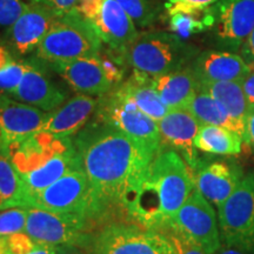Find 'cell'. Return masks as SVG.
<instances>
[{
    "instance_id": "18",
    "label": "cell",
    "mask_w": 254,
    "mask_h": 254,
    "mask_svg": "<svg viewBox=\"0 0 254 254\" xmlns=\"http://www.w3.org/2000/svg\"><path fill=\"white\" fill-rule=\"evenodd\" d=\"M98 105V98L78 93L56 110L47 113V118L38 133H46L56 138H71L84 128Z\"/></svg>"
},
{
    "instance_id": "40",
    "label": "cell",
    "mask_w": 254,
    "mask_h": 254,
    "mask_svg": "<svg viewBox=\"0 0 254 254\" xmlns=\"http://www.w3.org/2000/svg\"><path fill=\"white\" fill-rule=\"evenodd\" d=\"M246 136L247 141L246 144H249L252 148L254 153V107L250 110L249 114H247L246 118Z\"/></svg>"
},
{
    "instance_id": "43",
    "label": "cell",
    "mask_w": 254,
    "mask_h": 254,
    "mask_svg": "<svg viewBox=\"0 0 254 254\" xmlns=\"http://www.w3.org/2000/svg\"><path fill=\"white\" fill-rule=\"evenodd\" d=\"M9 253L7 249V244H6L5 237L0 236V254H6Z\"/></svg>"
},
{
    "instance_id": "1",
    "label": "cell",
    "mask_w": 254,
    "mask_h": 254,
    "mask_svg": "<svg viewBox=\"0 0 254 254\" xmlns=\"http://www.w3.org/2000/svg\"><path fill=\"white\" fill-rule=\"evenodd\" d=\"M73 145L103 214L114 206L127 211L160 150L95 120L75 134Z\"/></svg>"
},
{
    "instance_id": "11",
    "label": "cell",
    "mask_w": 254,
    "mask_h": 254,
    "mask_svg": "<svg viewBox=\"0 0 254 254\" xmlns=\"http://www.w3.org/2000/svg\"><path fill=\"white\" fill-rule=\"evenodd\" d=\"M94 117L95 122L112 126L158 150L161 147L158 122L146 116L131 100L117 93L114 88L98 97Z\"/></svg>"
},
{
    "instance_id": "22",
    "label": "cell",
    "mask_w": 254,
    "mask_h": 254,
    "mask_svg": "<svg viewBox=\"0 0 254 254\" xmlns=\"http://www.w3.org/2000/svg\"><path fill=\"white\" fill-rule=\"evenodd\" d=\"M114 90L155 122L163 119L170 111L154 88L152 78L138 71H133L131 77Z\"/></svg>"
},
{
    "instance_id": "25",
    "label": "cell",
    "mask_w": 254,
    "mask_h": 254,
    "mask_svg": "<svg viewBox=\"0 0 254 254\" xmlns=\"http://www.w3.org/2000/svg\"><path fill=\"white\" fill-rule=\"evenodd\" d=\"M28 207V190L21 174L0 142V211Z\"/></svg>"
},
{
    "instance_id": "35",
    "label": "cell",
    "mask_w": 254,
    "mask_h": 254,
    "mask_svg": "<svg viewBox=\"0 0 254 254\" xmlns=\"http://www.w3.org/2000/svg\"><path fill=\"white\" fill-rule=\"evenodd\" d=\"M30 1L40 2L52 8L57 14L63 15L73 11L78 0H30Z\"/></svg>"
},
{
    "instance_id": "7",
    "label": "cell",
    "mask_w": 254,
    "mask_h": 254,
    "mask_svg": "<svg viewBox=\"0 0 254 254\" xmlns=\"http://www.w3.org/2000/svg\"><path fill=\"white\" fill-rule=\"evenodd\" d=\"M221 243L254 254V172L218 207Z\"/></svg>"
},
{
    "instance_id": "27",
    "label": "cell",
    "mask_w": 254,
    "mask_h": 254,
    "mask_svg": "<svg viewBox=\"0 0 254 254\" xmlns=\"http://www.w3.org/2000/svg\"><path fill=\"white\" fill-rule=\"evenodd\" d=\"M243 139L236 132L215 125H201L194 139L196 150L209 154L237 155Z\"/></svg>"
},
{
    "instance_id": "8",
    "label": "cell",
    "mask_w": 254,
    "mask_h": 254,
    "mask_svg": "<svg viewBox=\"0 0 254 254\" xmlns=\"http://www.w3.org/2000/svg\"><path fill=\"white\" fill-rule=\"evenodd\" d=\"M119 62L101 55L84 57L69 62L46 64L77 93L100 97L116 88L123 80Z\"/></svg>"
},
{
    "instance_id": "38",
    "label": "cell",
    "mask_w": 254,
    "mask_h": 254,
    "mask_svg": "<svg viewBox=\"0 0 254 254\" xmlns=\"http://www.w3.org/2000/svg\"><path fill=\"white\" fill-rule=\"evenodd\" d=\"M15 59V55L9 50V47L6 44L0 43V71L13 63Z\"/></svg>"
},
{
    "instance_id": "6",
    "label": "cell",
    "mask_w": 254,
    "mask_h": 254,
    "mask_svg": "<svg viewBox=\"0 0 254 254\" xmlns=\"http://www.w3.org/2000/svg\"><path fill=\"white\" fill-rule=\"evenodd\" d=\"M91 254H174L164 233L139 224L112 222L93 232Z\"/></svg>"
},
{
    "instance_id": "37",
    "label": "cell",
    "mask_w": 254,
    "mask_h": 254,
    "mask_svg": "<svg viewBox=\"0 0 254 254\" xmlns=\"http://www.w3.org/2000/svg\"><path fill=\"white\" fill-rule=\"evenodd\" d=\"M241 85H243L250 107L252 109L254 107V67H251L250 73L241 81Z\"/></svg>"
},
{
    "instance_id": "30",
    "label": "cell",
    "mask_w": 254,
    "mask_h": 254,
    "mask_svg": "<svg viewBox=\"0 0 254 254\" xmlns=\"http://www.w3.org/2000/svg\"><path fill=\"white\" fill-rule=\"evenodd\" d=\"M26 220V207H13L0 211V236L7 237L18 232H25Z\"/></svg>"
},
{
    "instance_id": "42",
    "label": "cell",
    "mask_w": 254,
    "mask_h": 254,
    "mask_svg": "<svg viewBox=\"0 0 254 254\" xmlns=\"http://www.w3.org/2000/svg\"><path fill=\"white\" fill-rule=\"evenodd\" d=\"M212 254H253V253L245 252V251L237 249V247H232V246L225 245V244L221 243L220 247H219V249Z\"/></svg>"
},
{
    "instance_id": "14",
    "label": "cell",
    "mask_w": 254,
    "mask_h": 254,
    "mask_svg": "<svg viewBox=\"0 0 254 254\" xmlns=\"http://www.w3.org/2000/svg\"><path fill=\"white\" fill-rule=\"evenodd\" d=\"M25 71L20 84L9 97L37 109L51 112L67 100V92L47 74L39 60H24Z\"/></svg>"
},
{
    "instance_id": "31",
    "label": "cell",
    "mask_w": 254,
    "mask_h": 254,
    "mask_svg": "<svg viewBox=\"0 0 254 254\" xmlns=\"http://www.w3.org/2000/svg\"><path fill=\"white\" fill-rule=\"evenodd\" d=\"M164 233L170 243L172 244L174 254H207L201 247L190 240L189 238L180 233L177 228H174L171 225H168L166 228L161 231Z\"/></svg>"
},
{
    "instance_id": "28",
    "label": "cell",
    "mask_w": 254,
    "mask_h": 254,
    "mask_svg": "<svg viewBox=\"0 0 254 254\" xmlns=\"http://www.w3.org/2000/svg\"><path fill=\"white\" fill-rule=\"evenodd\" d=\"M215 8L194 9V11L179 12L171 15L170 26L172 33L180 38H187L200 33L206 28L214 26Z\"/></svg>"
},
{
    "instance_id": "20",
    "label": "cell",
    "mask_w": 254,
    "mask_h": 254,
    "mask_svg": "<svg viewBox=\"0 0 254 254\" xmlns=\"http://www.w3.org/2000/svg\"><path fill=\"white\" fill-rule=\"evenodd\" d=\"M190 66L199 81H243L251 71L243 57L228 51H205Z\"/></svg>"
},
{
    "instance_id": "39",
    "label": "cell",
    "mask_w": 254,
    "mask_h": 254,
    "mask_svg": "<svg viewBox=\"0 0 254 254\" xmlns=\"http://www.w3.org/2000/svg\"><path fill=\"white\" fill-rule=\"evenodd\" d=\"M55 254H91L90 249L79 245H59Z\"/></svg>"
},
{
    "instance_id": "9",
    "label": "cell",
    "mask_w": 254,
    "mask_h": 254,
    "mask_svg": "<svg viewBox=\"0 0 254 254\" xmlns=\"http://www.w3.org/2000/svg\"><path fill=\"white\" fill-rule=\"evenodd\" d=\"M73 11L91 25L103 44L122 58L139 34L138 26L116 0H78Z\"/></svg>"
},
{
    "instance_id": "4",
    "label": "cell",
    "mask_w": 254,
    "mask_h": 254,
    "mask_svg": "<svg viewBox=\"0 0 254 254\" xmlns=\"http://www.w3.org/2000/svg\"><path fill=\"white\" fill-rule=\"evenodd\" d=\"M103 45L91 25L71 11L57 18L36 50V58L43 64L69 62L99 55Z\"/></svg>"
},
{
    "instance_id": "15",
    "label": "cell",
    "mask_w": 254,
    "mask_h": 254,
    "mask_svg": "<svg viewBox=\"0 0 254 254\" xmlns=\"http://www.w3.org/2000/svg\"><path fill=\"white\" fill-rule=\"evenodd\" d=\"M201 124L187 109L170 110L158 122L161 146L172 148L182 155L190 170L200 166L194 139Z\"/></svg>"
},
{
    "instance_id": "24",
    "label": "cell",
    "mask_w": 254,
    "mask_h": 254,
    "mask_svg": "<svg viewBox=\"0 0 254 254\" xmlns=\"http://www.w3.org/2000/svg\"><path fill=\"white\" fill-rule=\"evenodd\" d=\"M187 110L198 119L201 125L225 127L239 134L244 142L247 141L246 123L232 117L207 92L199 88V91L187 106Z\"/></svg>"
},
{
    "instance_id": "10",
    "label": "cell",
    "mask_w": 254,
    "mask_h": 254,
    "mask_svg": "<svg viewBox=\"0 0 254 254\" xmlns=\"http://www.w3.org/2000/svg\"><path fill=\"white\" fill-rule=\"evenodd\" d=\"M25 232L36 243L49 245L90 246L93 221L73 213H56L43 208L26 207Z\"/></svg>"
},
{
    "instance_id": "2",
    "label": "cell",
    "mask_w": 254,
    "mask_h": 254,
    "mask_svg": "<svg viewBox=\"0 0 254 254\" xmlns=\"http://www.w3.org/2000/svg\"><path fill=\"white\" fill-rule=\"evenodd\" d=\"M194 189V173L182 155L161 146L126 212L135 224L161 232Z\"/></svg>"
},
{
    "instance_id": "44",
    "label": "cell",
    "mask_w": 254,
    "mask_h": 254,
    "mask_svg": "<svg viewBox=\"0 0 254 254\" xmlns=\"http://www.w3.org/2000/svg\"><path fill=\"white\" fill-rule=\"evenodd\" d=\"M6 254H11V253H6Z\"/></svg>"
},
{
    "instance_id": "23",
    "label": "cell",
    "mask_w": 254,
    "mask_h": 254,
    "mask_svg": "<svg viewBox=\"0 0 254 254\" xmlns=\"http://www.w3.org/2000/svg\"><path fill=\"white\" fill-rule=\"evenodd\" d=\"M74 170H80L73 142L58 153L53 154L44 164L26 173H20L25 186L28 190V199L31 194L40 192L51 184Z\"/></svg>"
},
{
    "instance_id": "17",
    "label": "cell",
    "mask_w": 254,
    "mask_h": 254,
    "mask_svg": "<svg viewBox=\"0 0 254 254\" xmlns=\"http://www.w3.org/2000/svg\"><path fill=\"white\" fill-rule=\"evenodd\" d=\"M214 26L222 43L239 49L254 28V0H219Z\"/></svg>"
},
{
    "instance_id": "29",
    "label": "cell",
    "mask_w": 254,
    "mask_h": 254,
    "mask_svg": "<svg viewBox=\"0 0 254 254\" xmlns=\"http://www.w3.org/2000/svg\"><path fill=\"white\" fill-rule=\"evenodd\" d=\"M116 1L132 18L136 26H150L155 20V11L150 0H116Z\"/></svg>"
},
{
    "instance_id": "36",
    "label": "cell",
    "mask_w": 254,
    "mask_h": 254,
    "mask_svg": "<svg viewBox=\"0 0 254 254\" xmlns=\"http://www.w3.org/2000/svg\"><path fill=\"white\" fill-rule=\"evenodd\" d=\"M241 57L245 59V62L249 64L250 67H254V28L251 32L250 37L243 44L240 49Z\"/></svg>"
},
{
    "instance_id": "33",
    "label": "cell",
    "mask_w": 254,
    "mask_h": 254,
    "mask_svg": "<svg viewBox=\"0 0 254 254\" xmlns=\"http://www.w3.org/2000/svg\"><path fill=\"white\" fill-rule=\"evenodd\" d=\"M219 0H166L165 9L171 15L179 12L194 11V9H204L211 7V5L217 4Z\"/></svg>"
},
{
    "instance_id": "19",
    "label": "cell",
    "mask_w": 254,
    "mask_h": 254,
    "mask_svg": "<svg viewBox=\"0 0 254 254\" xmlns=\"http://www.w3.org/2000/svg\"><path fill=\"white\" fill-rule=\"evenodd\" d=\"M195 189L215 207L230 196L244 178L243 170L233 163L213 161L194 171Z\"/></svg>"
},
{
    "instance_id": "41",
    "label": "cell",
    "mask_w": 254,
    "mask_h": 254,
    "mask_svg": "<svg viewBox=\"0 0 254 254\" xmlns=\"http://www.w3.org/2000/svg\"><path fill=\"white\" fill-rule=\"evenodd\" d=\"M57 246L49 245V244H40L36 243V246L33 250L30 251L27 254H55Z\"/></svg>"
},
{
    "instance_id": "21",
    "label": "cell",
    "mask_w": 254,
    "mask_h": 254,
    "mask_svg": "<svg viewBox=\"0 0 254 254\" xmlns=\"http://www.w3.org/2000/svg\"><path fill=\"white\" fill-rule=\"evenodd\" d=\"M152 82L170 110L187 109L199 91V80L190 65L152 78Z\"/></svg>"
},
{
    "instance_id": "34",
    "label": "cell",
    "mask_w": 254,
    "mask_h": 254,
    "mask_svg": "<svg viewBox=\"0 0 254 254\" xmlns=\"http://www.w3.org/2000/svg\"><path fill=\"white\" fill-rule=\"evenodd\" d=\"M8 252L11 254H27L36 246V241L28 236L26 232L9 234L5 237Z\"/></svg>"
},
{
    "instance_id": "5",
    "label": "cell",
    "mask_w": 254,
    "mask_h": 254,
    "mask_svg": "<svg viewBox=\"0 0 254 254\" xmlns=\"http://www.w3.org/2000/svg\"><path fill=\"white\" fill-rule=\"evenodd\" d=\"M28 207L56 213H73L94 221L103 217L90 180L81 170H74L46 189L30 195Z\"/></svg>"
},
{
    "instance_id": "13",
    "label": "cell",
    "mask_w": 254,
    "mask_h": 254,
    "mask_svg": "<svg viewBox=\"0 0 254 254\" xmlns=\"http://www.w3.org/2000/svg\"><path fill=\"white\" fill-rule=\"evenodd\" d=\"M57 14L49 6L40 2H27L26 8L6 31V45L15 56L36 52L41 40L57 20Z\"/></svg>"
},
{
    "instance_id": "3",
    "label": "cell",
    "mask_w": 254,
    "mask_h": 254,
    "mask_svg": "<svg viewBox=\"0 0 254 254\" xmlns=\"http://www.w3.org/2000/svg\"><path fill=\"white\" fill-rule=\"evenodd\" d=\"M198 56L180 37L168 32H142L129 44L123 55L124 62L142 74L154 78L177 71Z\"/></svg>"
},
{
    "instance_id": "32",
    "label": "cell",
    "mask_w": 254,
    "mask_h": 254,
    "mask_svg": "<svg viewBox=\"0 0 254 254\" xmlns=\"http://www.w3.org/2000/svg\"><path fill=\"white\" fill-rule=\"evenodd\" d=\"M27 2L23 0H0V27L7 28L20 17Z\"/></svg>"
},
{
    "instance_id": "16",
    "label": "cell",
    "mask_w": 254,
    "mask_h": 254,
    "mask_svg": "<svg viewBox=\"0 0 254 254\" xmlns=\"http://www.w3.org/2000/svg\"><path fill=\"white\" fill-rule=\"evenodd\" d=\"M47 113L0 92V141L11 144L36 134L45 123Z\"/></svg>"
},
{
    "instance_id": "12",
    "label": "cell",
    "mask_w": 254,
    "mask_h": 254,
    "mask_svg": "<svg viewBox=\"0 0 254 254\" xmlns=\"http://www.w3.org/2000/svg\"><path fill=\"white\" fill-rule=\"evenodd\" d=\"M170 225L207 254L215 252L221 245L218 217L213 205L196 189L192 190Z\"/></svg>"
},
{
    "instance_id": "26",
    "label": "cell",
    "mask_w": 254,
    "mask_h": 254,
    "mask_svg": "<svg viewBox=\"0 0 254 254\" xmlns=\"http://www.w3.org/2000/svg\"><path fill=\"white\" fill-rule=\"evenodd\" d=\"M199 88L213 97L232 117L246 123L251 107L241 81H199Z\"/></svg>"
}]
</instances>
